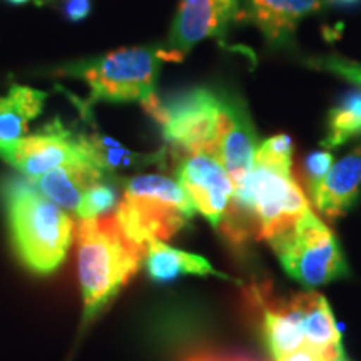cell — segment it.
I'll return each instance as SVG.
<instances>
[{"label": "cell", "mask_w": 361, "mask_h": 361, "mask_svg": "<svg viewBox=\"0 0 361 361\" xmlns=\"http://www.w3.org/2000/svg\"><path fill=\"white\" fill-rule=\"evenodd\" d=\"M84 318H92L128 284L147 247L130 239L114 214L82 219L75 229Z\"/></svg>", "instance_id": "1"}, {"label": "cell", "mask_w": 361, "mask_h": 361, "mask_svg": "<svg viewBox=\"0 0 361 361\" xmlns=\"http://www.w3.org/2000/svg\"><path fill=\"white\" fill-rule=\"evenodd\" d=\"M4 204L13 247L24 264L37 274L56 271L66 259L74 234L69 214L30 180H8L4 186Z\"/></svg>", "instance_id": "2"}, {"label": "cell", "mask_w": 361, "mask_h": 361, "mask_svg": "<svg viewBox=\"0 0 361 361\" xmlns=\"http://www.w3.org/2000/svg\"><path fill=\"white\" fill-rule=\"evenodd\" d=\"M196 213L179 180L164 174L134 176L126 183L116 218L124 233L149 247L179 233Z\"/></svg>", "instance_id": "3"}, {"label": "cell", "mask_w": 361, "mask_h": 361, "mask_svg": "<svg viewBox=\"0 0 361 361\" xmlns=\"http://www.w3.org/2000/svg\"><path fill=\"white\" fill-rule=\"evenodd\" d=\"M263 331L274 360L303 346L343 353L335 316L324 296L314 291L296 293L281 301H264Z\"/></svg>", "instance_id": "4"}, {"label": "cell", "mask_w": 361, "mask_h": 361, "mask_svg": "<svg viewBox=\"0 0 361 361\" xmlns=\"http://www.w3.org/2000/svg\"><path fill=\"white\" fill-rule=\"evenodd\" d=\"M162 62H166L162 47H133L75 62L59 72L82 79L92 102H144L156 94Z\"/></svg>", "instance_id": "5"}, {"label": "cell", "mask_w": 361, "mask_h": 361, "mask_svg": "<svg viewBox=\"0 0 361 361\" xmlns=\"http://www.w3.org/2000/svg\"><path fill=\"white\" fill-rule=\"evenodd\" d=\"M141 104L147 114L159 123L174 156L183 159L196 152L213 154L223 92L197 87L168 101L154 94Z\"/></svg>", "instance_id": "6"}, {"label": "cell", "mask_w": 361, "mask_h": 361, "mask_svg": "<svg viewBox=\"0 0 361 361\" xmlns=\"http://www.w3.org/2000/svg\"><path fill=\"white\" fill-rule=\"evenodd\" d=\"M269 245L288 276L303 286H322L348 276V264L335 234L313 211Z\"/></svg>", "instance_id": "7"}, {"label": "cell", "mask_w": 361, "mask_h": 361, "mask_svg": "<svg viewBox=\"0 0 361 361\" xmlns=\"http://www.w3.org/2000/svg\"><path fill=\"white\" fill-rule=\"evenodd\" d=\"M256 149H258V139L246 106L239 97L223 92L213 154L218 157L231 178L234 188L233 196L245 192L255 166Z\"/></svg>", "instance_id": "8"}, {"label": "cell", "mask_w": 361, "mask_h": 361, "mask_svg": "<svg viewBox=\"0 0 361 361\" xmlns=\"http://www.w3.org/2000/svg\"><path fill=\"white\" fill-rule=\"evenodd\" d=\"M0 157L29 178H39L71 162L90 161L82 135H74L66 130L59 121L49 124L42 133L24 135L4 149Z\"/></svg>", "instance_id": "9"}, {"label": "cell", "mask_w": 361, "mask_h": 361, "mask_svg": "<svg viewBox=\"0 0 361 361\" xmlns=\"http://www.w3.org/2000/svg\"><path fill=\"white\" fill-rule=\"evenodd\" d=\"M241 0H183L164 45L166 62H180L201 40L223 39L233 20H238Z\"/></svg>", "instance_id": "10"}, {"label": "cell", "mask_w": 361, "mask_h": 361, "mask_svg": "<svg viewBox=\"0 0 361 361\" xmlns=\"http://www.w3.org/2000/svg\"><path fill=\"white\" fill-rule=\"evenodd\" d=\"M178 180L196 211L218 229L234 194L231 178L218 157L211 152H196L183 157Z\"/></svg>", "instance_id": "11"}, {"label": "cell", "mask_w": 361, "mask_h": 361, "mask_svg": "<svg viewBox=\"0 0 361 361\" xmlns=\"http://www.w3.org/2000/svg\"><path fill=\"white\" fill-rule=\"evenodd\" d=\"M323 7L322 0H241L238 20L255 24L273 47L290 44L298 24Z\"/></svg>", "instance_id": "12"}, {"label": "cell", "mask_w": 361, "mask_h": 361, "mask_svg": "<svg viewBox=\"0 0 361 361\" xmlns=\"http://www.w3.org/2000/svg\"><path fill=\"white\" fill-rule=\"evenodd\" d=\"M361 191V146L343 159L333 162L331 169L310 188L316 207L328 219L346 214L358 201Z\"/></svg>", "instance_id": "13"}, {"label": "cell", "mask_w": 361, "mask_h": 361, "mask_svg": "<svg viewBox=\"0 0 361 361\" xmlns=\"http://www.w3.org/2000/svg\"><path fill=\"white\" fill-rule=\"evenodd\" d=\"M104 178H107L106 171L97 168L94 162L79 161L61 166L39 178H30V183L54 204L75 213L85 192Z\"/></svg>", "instance_id": "14"}, {"label": "cell", "mask_w": 361, "mask_h": 361, "mask_svg": "<svg viewBox=\"0 0 361 361\" xmlns=\"http://www.w3.org/2000/svg\"><path fill=\"white\" fill-rule=\"evenodd\" d=\"M45 92L25 85H12L6 97H0V152L19 141L27 126L42 112Z\"/></svg>", "instance_id": "15"}, {"label": "cell", "mask_w": 361, "mask_h": 361, "mask_svg": "<svg viewBox=\"0 0 361 361\" xmlns=\"http://www.w3.org/2000/svg\"><path fill=\"white\" fill-rule=\"evenodd\" d=\"M146 268L149 276L154 281H171V279L184 276V274H197V276L216 274V276L226 278L202 256L168 246L164 241H152L149 245Z\"/></svg>", "instance_id": "16"}, {"label": "cell", "mask_w": 361, "mask_h": 361, "mask_svg": "<svg viewBox=\"0 0 361 361\" xmlns=\"http://www.w3.org/2000/svg\"><path fill=\"white\" fill-rule=\"evenodd\" d=\"M358 135H361V85L346 92L331 107L322 146L326 149L340 147Z\"/></svg>", "instance_id": "17"}, {"label": "cell", "mask_w": 361, "mask_h": 361, "mask_svg": "<svg viewBox=\"0 0 361 361\" xmlns=\"http://www.w3.org/2000/svg\"><path fill=\"white\" fill-rule=\"evenodd\" d=\"M82 142L85 151H87L89 159L101 168L106 173H114V171L133 168V166L147 164L151 159H156L157 156H141L129 151L119 142L112 141L111 137L101 134L82 135Z\"/></svg>", "instance_id": "18"}, {"label": "cell", "mask_w": 361, "mask_h": 361, "mask_svg": "<svg viewBox=\"0 0 361 361\" xmlns=\"http://www.w3.org/2000/svg\"><path fill=\"white\" fill-rule=\"evenodd\" d=\"M117 204H119V191H117L114 183L104 178L85 192L75 214L80 219L101 218V216H106L109 211L114 209Z\"/></svg>", "instance_id": "19"}, {"label": "cell", "mask_w": 361, "mask_h": 361, "mask_svg": "<svg viewBox=\"0 0 361 361\" xmlns=\"http://www.w3.org/2000/svg\"><path fill=\"white\" fill-rule=\"evenodd\" d=\"M256 162H263L279 168H293V141L288 134H276L258 146Z\"/></svg>", "instance_id": "20"}, {"label": "cell", "mask_w": 361, "mask_h": 361, "mask_svg": "<svg viewBox=\"0 0 361 361\" xmlns=\"http://www.w3.org/2000/svg\"><path fill=\"white\" fill-rule=\"evenodd\" d=\"M308 64H310V67H316V69H319V71L333 72V74L340 75V78L350 80V82L361 85V64L360 62L346 61V59L329 56V57L310 59Z\"/></svg>", "instance_id": "21"}, {"label": "cell", "mask_w": 361, "mask_h": 361, "mask_svg": "<svg viewBox=\"0 0 361 361\" xmlns=\"http://www.w3.org/2000/svg\"><path fill=\"white\" fill-rule=\"evenodd\" d=\"M333 162H335V159H333V156L326 151L313 152V154L306 157V174H308L310 188L318 183V180L331 169Z\"/></svg>", "instance_id": "22"}, {"label": "cell", "mask_w": 361, "mask_h": 361, "mask_svg": "<svg viewBox=\"0 0 361 361\" xmlns=\"http://www.w3.org/2000/svg\"><path fill=\"white\" fill-rule=\"evenodd\" d=\"M341 355H335L329 353V351L319 350V348H313V346H303V348H298L291 353H286L283 356L276 358V361H336L338 358H341Z\"/></svg>", "instance_id": "23"}, {"label": "cell", "mask_w": 361, "mask_h": 361, "mask_svg": "<svg viewBox=\"0 0 361 361\" xmlns=\"http://www.w3.org/2000/svg\"><path fill=\"white\" fill-rule=\"evenodd\" d=\"M61 8L69 22H80L90 13V0H45Z\"/></svg>", "instance_id": "24"}, {"label": "cell", "mask_w": 361, "mask_h": 361, "mask_svg": "<svg viewBox=\"0 0 361 361\" xmlns=\"http://www.w3.org/2000/svg\"><path fill=\"white\" fill-rule=\"evenodd\" d=\"M188 361H256L247 356L239 355H219V353H197L189 356Z\"/></svg>", "instance_id": "25"}, {"label": "cell", "mask_w": 361, "mask_h": 361, "mask_svg": "<svg viewBox=\"0 0 361 361\" xmlns=\"http://www.w3.org/2000/svg\"><path fill=\"white\" fill-rule=\"evenodd\" d=\"M335 2L341 4V6H353V4H358L360 0H335Z\"/></svg>", "instance_id": "26"}, {"label": "cell", "mask_w": 361, "mask_h": 361, "mask_svg": "<svg viewBox=\"0 0 361 361\" xmlns=\"http://www.w3.org/2000/svg\"><path fill=\"white\" fill-rule=\"evenodd\" d=\"M7 2L16 4V6H19V4H25V2H29V0H7Z\"/></svg>", "instance_id": "27"}, {"label": "cell", "mask_w": 361, "mask_h": 361, "mask_svg": "<svg viewBox=\"0 0 361 361\" xmlns=\"http://www.w3.org/2000/svg\"><path fill=\"white\" fill-rule=\"evenodd\" d=\"M336 361H350V360H346V356H345V355H343V356H341V358H338Z\"/></svg>", "instance_id": "28"}]
</instances>
